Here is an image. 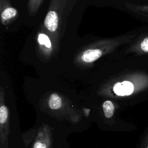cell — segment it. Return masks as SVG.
Listing matches in <instances>:
<instances>
[{
    "instance_id": "cell-1",
    "label": "cell",
    "mask_w": 148,
    "mask_h": 148,
    "mask_svg": "<svg viewBox=\"0 0 148 148\" xmlns=\"http://www.w3.org/2000/svg\"><path fill=\"white\" fill-rule=\"evenodd\" d=\"M77 0H50L47 13L42 26L51 35L57 46L60 48L68 18Z\"/></svg>"
},
{
    "instance_id": "cell-2",
    "label": "cell",
    "mask_w": 148,
    "mask_h": 148,
    "mask_svg": "<svg viewBox=\"0 0 148 148\" xmlns=\"http://www.w3.org/2000/svg\"><path fill=\"white\" fill-rule=\"evenodd\" d=\"M124 42L123 38H108L95 40L81 48L75 56L73 63L81 69L91 68L95 61L114 51Z\"/></svg>"
},
{
    "instance_id": "cell-3",
    "label": "cell",
    "mask_w": 148,
    "mask_h": 148,
    "mask_svg": "<svg viewBox=\"0 0 148 148\" xmlns=\"http://www.w3.org/2000/svg\"><path fill=\"white\" fill-rule=\"evenodd\" d=\"M43 108L51 115L66 116L72 123L78 122L81 115L78 110L70 105L69 100L64 95L57 92H50L43 97Z\"/></svg>"
},
{
    "instance_id": "cell-4",
    "label": "cell",
    "mask_w": 148,
    "mask_h": 148,
    "mask_svg": "<svg viewBox=\"0 0 148 148\" xmlns=\"http://www.w3.org/2000/svg\"><path fill=\"white\" fill-rule=\"evenodd\" d=\"M35 46L39 59L45 63L56 57L60 50L51 35L41 25L35 35Z\"/></svg>"
},
{
    "instance_id": "cell-5",
    "label": "cell",
    "mask_w": 148,
    "mask_h": 148,
    "mask_svg": "<svg viewBox=\"0 0 148 148\" xmlns=\"http://www.w3.org/2000/svg\"><path fill=\"white\" fill-rule=\"evenodd\" d=\"M10 114L5 102V90L0 87V148H9Z\"/></svg>"
},
{
    "instance_id": "cell-6",
    "label": "cell",
    "mask_w": 148,
    "mask_h": 148,
    "mask_svg": "<svg viewBox=\"0 0 148 148\" xmlns=\"http://www.w3.org/2000/svg\"><path fill=\"white\" fill-rule=\"evenodd\" d=\"M53 133L50 127L45 124L38 129L31 148H52Z\"/></svg>"
},
{
    "instance_id": "cell-7",
    "label": "cell",
    "mask_w": 148,
    "mask_h": 148,
    "mask_svg": "<svg viewBox=\"0 0 148 148\" xmlns=\"http://www.w3.org/2000/svg\"><path fill=\"white\" fill-rule=\"evenodd\" d=\"M19 12L9 0H0V18L1 24L6 26L13 23L18 17Z\"/></svg>"
},
{
    "instance_id": "cell-8",
    "label": "cell",
    "mask_w": 148,
    "mask_h": 148,
    "mask_svg": "<svg viewBox=\"0 0 148 148\" xmlns=\"http://www.w3.org/2000/svg\"><path fill=\"white\" fill-rule=\"evenodd\" d=\"M44 0H28L27 12L29 16H34L39 11Z\"/></svg>"
},
{
    "instance_id": "cell-9",
    "label": "cell",
    "mask_w": 148,
    "mask_h": 148,
    "mask_svg": "<svg viewBox=\"0 0 148 148\" xmlns=\"http://www.w3.org/2000/svg\"><path fill=\"white\" fill-rule=\"evenodd\" d=\"M102 110L104 116L107 119L112 118L114 113L115 106L110 100H106L102 104Z\"/></svg>"
},
{
    "instance_id": "cell-10",
    "label": "cell",
    "mask_w": 148,
    "mask_h": 148,
    "mask_svg": "<svg viewBox=\"0 0 148 148\" xmlns=\"http://www.w3.org/2000/svg\"><path fill=\"white\" fill-rule=\"evenodd\" d=\"M37 132V130H31L30 131H27L26 133H24L23 134V140L24 142V143L27 147L31 143V142L34 140L36 134Z\"/></svg>"
},
{
    "instance_id": "cell-11",
    "label": "cell",
    "mask_w": 148,
    "mask_h": 148,
    "mask_svg": "<svg viewBox=\"0 0 148 148\" xmlns=\"http://www.w3.org/2000/svg\"><path fill=\"white\" fill-rule=\"evenodd\" d=\"M140 47L143 51L145 52H148V37L145 38L142 40L140 45Z\"/></svg>"
},
{
    "instance_id": "cell-12",
    "label": "cell",
    "mask_w": 148,
    "mask_h": 148,
    "mask_svg": "<svg viewBox=\"0 0 148 148\" xmlns=\"http://www.w3.org/2000/svg\"><path fill=\"white\" fill-rule=\"evenodd\" d=\"M139 148H148V130L141 143Z\"/></svg>"
}]
</instances>
